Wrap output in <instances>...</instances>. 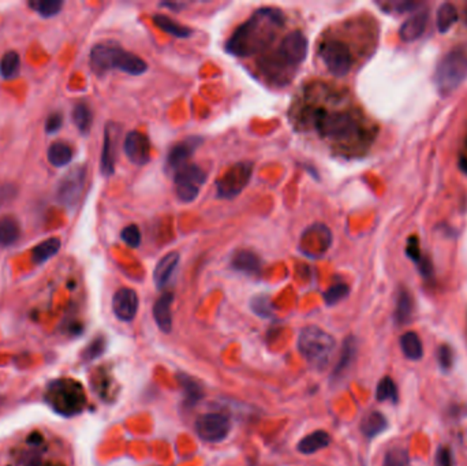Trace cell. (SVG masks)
Listing matches in <instances>:
<instances>
[{
  "instance_id": "cell-1",
  "label": "cell",
  "mask_w": 467,
  "mask_h": 466,
  "mask_svg": "<svg viewBox=\"0 0 467 466\" xmlns=\"http://www.w3.org/2000/svg\"><path fill=\"white\" fill-rule=\"evenodd\" d=\"M284 21V14L279 8H260L248 21L235 29L226 43L227 52L239 58L256 55L276 39Z\"/></svg>"
},
{
  "instance_id": "cell-2",
  "label": "cell",
  "mask_w": 467,
  "mask_h": 466,
  "mask_svg": "<svg viewBox=\"0 0 467 466\" xmlns=\"http://www.w3.org/2000/svg\"><path fill=\"white\" fill-rule=\"evenodd\" d=\"M91 68L97 75L117 69L132 75L148 70V65L139 55L124 51L115 44H97L91 51Z\"/></svg>"
},
{
  "instance_id": "cell-3",
  "label": "cell",
  "mask_w": 467,
  "mask_h": 466,
  "mask_svg": "<svg viewBox=\"0 0 467 466\" xmlns=\"http://www.w3.org/2000/svg\"><path fill=\"white\" fill-rule=\"evenodd\" d=\"M335 349V339L317 326L302 328L298 336V350L305 361L317 370H326Z\"/></svg>"
},
{
  "instance_id": "cell-4",
  "label": "cell",
  "mask_w": 467,
  "mask_h": 466,
  "mask_svg": "<svg viewBox=\"0 0 467 466\" xmlns=\"http://www.w3.org/2000/svg\"><path fill=\"white\" fill-rule=\"evenodd\" d=\"M314 129L323 139L327 140L349 141L359 133L357 119L346 111H317L313 117Z\"/></svg>"
},
{
  "instance_id": "cell-5",
  "label": "cell",
  "mask_w": 467,
  "mask_h": 466,
  "mask_svg": "<svg viewBox=\"0 0 467 466\" xmlns=\"http://www.w3.org/2000/svg\"><path fill=\"white\" fill-rule=\"evenodd\" d=\"M467 78V51L452 49L439 62L435 71V82L444 94L455 91Z\"/></svg>"
},
{
  "instance_id": "cell-6",
  "label": "cell",
  "mask_w": 467,
  "mask_h": 466,
  "mask_svg": "<svg viewBox=\"0 0 467 466\" xmlns=\"http://www.w3.org/2000/svg\"><path fill=\"white\" fill-rule=\"evenodd\" d=\"M255 165L252 162H241L231 165L217 181V196L222 199H234L243 191L252 180Z\"/></svg>"
},
{
  "instance_id": "cell-7",
  "label": "cell",
  "mask_w": 467,
  "mask_h": 466,
  "mask_svg": "<svg viewBox=\"0 0 467 466\" xmlns=\"http://www.w3.org/2000/svg\"><path fill=\"white\" fill-rule=\"evenodd\" d=\"M320 58L323 63L327 66L336 77H345L349 74L352 66V56L350 48L347 47L342 40L328 39L320 44Z\"/></svg>"
},
{
  "instance_id": "cell-8",
  "label": "cell",
  "mask_w": 467,
  "mask_h": 466,
  "mask_svg": "<svg viewBox=\"0 0 467 466\" xmlns=\"http://www.w3.org/2000/svg\"><path fill=\"white\" fill-rule=\"evenodd\" d=\"M87 182V167L85 165H75L66 172V175L60 180L58 189H56V199L58 201L68 207L74 208L85 189Z\"/></svg>"
},
{
  "instance_id": "cell-9",
  "label": "cell",
  "mask_w": 467,
  "mask_h": 466,
  "mask_svg": "<svg viewBox=\"0 0 467 466\" xmlns=\"http://www.w3.org/2000/svg\"><path fill=\"white\" fill-rule=\"evenodd\" d=\"M194 429L201 441L219 443L230 435L231 421L222 413H205L196 419Z\"/></svg>"
},
{
  "instance_id": "cell-10",
  "label": "cell",
  "mask_w": 467,
  "mask_h": 466,
  "mask_svg": "<svg viewBox=\"0 0 467 466\" xmlns=\"http://www.w3.org/2000/svg\"><path fill=\"white\" fill-rule=\"evenodd\" d=\"M207 181V174L196 164H186L175 174V187L178 199L184 203L194 201L200 193V187Z\"/></svg>"
},
{
  "instance_id": "cell-11",
  "label": "cell",
  "mask_w": 467,
  "mask_h": 466,
  "mask_svg": "<svg viewBox=\"0 0 467 466\" xmlns=\"http://www.w3.org/2000/svg\"><path fill=\"white\" fill-rule=\"evenodd\" d=\"M307 56V39L302 32H293L287 34L278 49V56L275 61H279L283 68H294L304 62Z\"/></svg>"
},
{
  "instance_id": "cell-12",
  "label": "cell",
  "mask_w": 467,
  "mask_h": 466,
  "mask_svg": "<svg viewBox=\"0 0 467 466\" xmlns=\"http://www.w3.org/2000/svg\"><path fill=\"white\" fill-rule=\"evenodd\" d=\"M140 306V300L137 293L133 289L122 287L114 294L113 310L120 322L129 323L133 322L137 316Z\"/></svg>"
},
{
  "instance_id": "cell-13",
  "label": "cell",
  "mask_w": 467,
  "mask_h": 466,
  "mask_svg": "<svg viewBox=\"0 0 467 466\" xmlns=\"http://www.w3.org/2000/svg\"><path fill=\"white\" fill-rule=\"evenodd\" d=\"M124 153L127 159L136 165H143L151 159V142L149 139L137 130L127 133L124 144H123Z\"/></svg>"
},
{
  "instance_id": "cell-14",
  "label": "cell",
  "mask_w": 467,
  "mask_h": 466,
  "mask_svg": "<svg viewBox=\"0 0 467 466\" xmlns=\"http://www.w3.org/2000/svg\"><path fill=\"white\" fill-rule=\"evenodd\" d=\"M117 125L110 122L105 126L104 132V145L101 152V172L105 177H111L115 172V159H117Z\"/></svg>"
},
{
  "instance_id": "cell-15",
  "label": "cell",
  "mask_w": 467,
  "mask_h": 466,
  "mask_svg": "<svg viewBox=\"0 0 467 466\" xmlns=\"http://www.w3.org/2000/svg\"><path fill=\"white\" fill-rule=\"evenodd\" d=\"M203 139L200 137H188L186 140L175 144L167 156V167L169 170H179L186 165L187 160L193 156L194 151L201 145Z\"/></svg>"
},
{
  "instance_id": "cell-16",
  "label": "cell",
  "mask_w": 467,
  "mask_h": 466,
  "mask_svg": "<svg viewBox=\"0 0 467 466\" xmlns=\"http://www.w3.org/2000/svg\"><path fill=\"white\" fill-rule=\"evenodd\" d=\"M428 20H429V13L426 10L417 11L416 14H413L409 20L404 21V24L400 26V29H399L400 39L407 43L420 39L425 32Z\"/></svg>"
},
{
  "instance_id": "cell-17",
  "label": "cell",
  "mask_w": 467,
  "mask_h": 466,
  "mask_svg": "<svg viewBox=\"0 0 467 466\" xmlns=\"http://www.w3.org/2000/svg\"><path fill=\"white\" fill-rule=\"evenodd\" d=\"M355 354H357V341H355V338L349 336L343 344L339 361L336 363V367L331 376L333 383L342 382L346 377V374L350 371L352 363L355 360Z\"/></svg>"
},
{
  "instance_id": "cell-18",
  "label": "cell",
  "mask_w": 467,
  "mask_h": 466,
  "mask_svg": "<svg viewBox=\"0 0 467 466\" xmlns=\"http://www.w3.org/2000/svg\"><path fill=\"white\" fill-rule=\"evenodd\" d=\"M172 301H174V294L164 293L153 305L155 322L164 334H169L172 331V310H171Z\"/></svg>"
},
{
  "instance_id": "cell-19",
  "label": "cell",
  "mask_w": 467,
  "mask_h": 466,
  "mask_svg": "<svg viewBox=\"0 0 467 466\" xmlns=\"http://www.w3.org/2000/svg\"><path fill=\"white\" fill-rule=\"evenodd\" d=\"M181 256L178 252H171L158 263L155 271H153V280L158 289H163L164 286L169 282L172 274L175 272L178 264H179Z\"/></svg>"
},
{
  "instance_id": "cell-20",
  "label": "cell",
  "mask_w": 467,
  "mask_h": 466,
  "mask_svg": "<svg viewBox=\"0 0 467 466\" xmlns=\"http://www.w3.org/2000/svg\"><path fill=\"white\" fill-rule=\"evenodd\" d=\"M233 267L236 271L256 275L261 270V260L260 257L250 252V251H241L233 257Z\"/></svg>"
},
{
  "instance_id": "cell-21",
  "label": "cell",
  "mask_w": 467,
  "mask_h": 466,
  "mask_svg": "<svg viewBox=\"0 0 467 466\" xmlns=\"http://www.w3.org/2000/svg\"><path fill=\"white\" fill-rule=\"evenodd\" d=\"M331 443V436L326 431H314L313 434L305 436L302 441L298 443V451L302 454H314L323 448H326Z\"/></svg>"
},
{
  "instance_id": "cell-22",
  "label": "cell",
  "mask_w": 467,
  "mask_h": 466,
  "mask_svg": "<svg viewBox=\"0 0 467 466\" xmlns=\"http://www.w3.org/2000/svg\"><path fill=\"white\" fill-rule=\"evenodd\" d=\"M21 235V227L15 218L4 216L0 219V245H14Z\"/></svg>"
},
{
  "instance_id": "cell-23",
  "label": "cell",
  "mask_w": 467,
  "mask_h": 466,
  "mask_svg": "<svg viewBox=\"0 0 467 466\" xmlns=\"http://www.w3.org/2000/svg\"><path fill=\"white\" fill-rule=\"evenodd\" d=\"M72 160L70 145L62 141L53 142L48 149V162L53 167H65Z\"/></svg>"
},
{
  "instance_id": "cell-24",
  "label": "cell",
  "mask_w": 467,
  "mask_h": 466,
  "mask_svg": "<svg viewBox=\"0 0 467 466\" xmlns=\"http://www.w3.org/2000/svg\"><path fill=\"white\" fill-rule=\"evenodd\" d=\"M387 419L380 412L368 413L361 422V431L366 438H374L387 428Z\"/></svg>"
},
{
  "instance_id": "cell-25",
  "label": "cell",
  "mask_w": 467,
  "mask_h": 466,
  "mask_svg": "<svg viewBox=\"0 0 467 466\" xmlns=\"http://www.w3.org/2000/svg\"><path fill=\"white\" fill-rule=\"evenodd\" d=\"M153 23L160 27L163 32L174 36V37H178V39H187L191 36V29L187 27L185 25L178 24L177 21L171 20L169 17L167 15H163V14H158L153 17Z\"/></svg>"
},
{
  "instance_id": "cell-26",
  "label": "cell",
  "mask_w": 467,
  "mask_h": 466,
  "mask_svg": "<svg viewBox=\"0 0 467 466\" xmlns=\"http://www.w3.org/2000/svg\"><path fill=\"white\" fill-rule=\"evenodd\" d=\"M60 249V239L59 238H48L33 248L32 251V260L36 264H43L51 257L55 256Z\"/></svg>"
},
{
  "instance_id": "cell-27",
  "label": "cell",
  "mask_w": 467,
  "mask_h": 466,
  "mask_svg": "<svg viewBox=\"0 0 467 466\" xmlns=\"http://www.w3.org/2000/svg\"><path fill=\"white\" fill-rule=\"evenodd\" d=\"M72 122L82 134H88L94 123L92 110L85 103H78L72 110Z\"/></svg>"
},
{
  "instance_id": "cell-28",
  "label": "cell",
  "mask_w": 467,
  "mask_h": 466,
  "mask_svg": "<svg viewBox=\"0 0 467 466\" xmlns=\"http://www.w3.org/2000/svg\"><path fill=\"white\" fill-rule=\"evenodd\" d=\"M400 346H402V351L404 353V355L410 360H420L423 354L420 336L413 331L406 332L400 338Z\"/></svg>"
},
{
  "instance_id": "cell-29",
  "label": "cell",
  "mask_w": 467,
  "mask_h": 466,
  "mask_svg": "<svg viewBox=\"0 0 467 466\" xmlns=\"http://www.w3.org/2000/svg\"><path fill=\"white\" fill-rule=\"evenodd\" d=\"M20 66H21V59L18 52L8 51L0 59V75L4 80L14 78L20 71Z\"/></svg>"
},
{
  "instance_id": "cell-30",
  "label": "cell",
  "mask_w": 467,
  "mask_h": 466,
  "mask_svg": "<svg viewBox=\"0 0 467 466\" xmlns=\"http://www.w3.org/2000/svg\"><path fill=\"white\" fill-rule=\"evenodd\" d=\"M458 20V11L452 3H443L437 10V27L442 33L448 32Z\"/></svg>"
},
{
  "instance_id": "cell-31",
  "label": "cell",
  "mask_w": 467,
  "mask_h": 466,
  "mask_svg": "<svg viewBox=\"0 0 467 466\" xmlns=\"http://www.w3.org/2000/svg\"><path fill=\"white\" fill-rule=\"evenodd\" d=\"M178 382L181 383V386L185 391L187 403L194 405L203 398V389H201L200 383H197L193 377L186 376V374H179Z\"/></svg>"
},
{
  "instance_id": "cell-32",
  "label": "cell",
  "mask_w": 467,
  "mask_h": 466,
  "mask_svg": "<svg viewBox=\"0 0 467 466\" xmlns=\"http://www.w3.org/2000/svg\"><path fill=\"white\" fill-rule=\"evenodd\" d=\"M30 7L34 8L41 17L51 18L62 10L63 1H60V0H37V1H30Z\"/></svg>"
},
{
  "instance_id": "cell-33",
  "label": "cell",
  "mask_w": 467,
  "mask_h": 466,
  "mask_svg": "<svg viewBox=\"0 0 467 466\" xmlns=\"http://www.w3.org/2000/svg\"><path fill=\"white\" fill-rule=\"evenodd\" d=\"M376 398L380 402H385V401H392L397 402V389L392 379L390 377H384L380 380L377 390H376Z\"/></svg>"
},
{
  "instance_id": "cell-34",
  "label": "cell",
  "mask_w": 467,
  "mask_h": 466,
  "mask_svg": "<svg viewBox=\"0 0 467 466\" xmlns=\"http://www.w3.org/2000/svg\"><path fill=\"white\" fill-rule=\"evenodd\" d=\"M383 466H411L409 453L403 447H394L387 451Z\"/></svg>"
},
{
  "instance_id": "cell-35",
  "label": "cell",
  "mask_w": 467,
  "mask_h": 466,
  "mask_svg": "<svg viewBox=\"0 0 467 466\" xmlns=\"http://www.w3.org/2000/svg\"><path fill=\"white\" fill-rule=\"evenodd\" d=\"M349 293H350V289L347 284H345V283L333 284L324 293V301L327 305H336V303L343 301L349 296Z\"/></svg>"
},
{
  "instance_id": "cell-36",
  "label": "cell",
  "mask_w": 467,
  "mask_h": 466,
  "mask_svg": "<svg viewBox=\"0 0 467 466\" xmlns=\"http://www.w3.org/2000/svg\"><path fill=\"white\" fill-rule=\"evenodd\" d=\"M250 306H252V310L256 315H258L260 317L269 319L274 315L272 303H271V300L267 296H256V297H253V300L250 303Z\"/></svg>"
},
{
  "instance_id": "cell-37",
  "label": "cell",
  "mask_w": 467,
  "mask_h": 466,
  "mask_svg": "<svg viewBox=\"0 0 467 466\" xmlns=\"http://www.w3.org/2000/svg\"><path fill=\"white\" fill-rule=\"evenodd\" d=\"M410 315H411V300L406 293H402L397 300L395 319H397V323L403 325L409 320Z\"/></svg>"
},
{
  "instance_id": "cell-38",
  "label": "cell",
  "mask_w": 467,
  "mask_h": 466,
  "mask_svg": "<svg viewBox=\"0 0 467 466\" xmlns=\"http://www.w3.org/2000/svg\"><path fill=\"white\" fill-rule=\"evenodd\" d=\"M122 241L130 246V248H139L141 244V232L139 229L137 225H130V226H126L123 230H122Z\"/></svg>"
},
{
  "instance_id": "cell-39",
  "label": "cell",
  "mask_w": 467,
  "mask_h": 466,
  "mask_svg": "<svg viewBox=\"0 0 467 466\" xmlns=\"http://www.w3.org/2000/svg\"><path fill=\"white\" fill-rule=\"evenodd\" d=\"M15 466H43V455L36 448H29L20 455Z\"/></svg>"
},
{
  "instance_id": "cell-40",
  "label": "cell",
  "mask_w": 467,
  "mask_h": 466,
  "mask_svg": "<svg viewBox=\"0 0 467 466\" xmlns=\"http://www.w3.org/2000/svg\"><path fill=\"white\" fill-rule=\"evenodd\" d=\"M380 7L385 8V10H394L395 13H407L411 10H416L417 7H420L421 3L417 1H407V0H402V1H390V3H378Z\"/></svg>"
},
{
  "instance_id": "cell-41",
  "label": "cell",
  "mask_w": 467,
  "mask_h": 466,
  "mask_svg": "<svg viewBox=\"0 0 467 466\" xmlns=\"http://www.w3.org/2000/svg\"><path fill=\"white\" fill-rule=\"evenodd\" d=\"M105 350V339L104 338H96L94 342L89 344V346L85 349L82 357L85 361H92L94 358L100 357Z\"/></svg>"
},
{
  "instance_id": "cell-42",
  "label": "cell",
  "mask_w": 467,
  "mask_h": 466,
  "mask_svg": "<svg viewBox=\"0 0 467 466\" xmlns=\"http://www.w3.org/2000/svg\"><path fill=\"white\" fill-rule=\"evenodd\" d=\"M62 125H63L62 114L60 113H53V114L49 115L47 122H46V132L48 134L56 133L62 127Z\"/></svg>"
},
{
  "instance_id": "cell-43",
  "label": "cell",
  "mask_w": 467,
  "mask_h": 466,
  "mask_svg": "<svg viewBox=\"0 0 467 466\" xmlns=\"http://www.w3.org/2000/svg\"><path fill=\"white\" fill-rule=\"evenodd\" d=\"M452 358H454V355H452V351L449 350V348H447V346L440 348V350H439V361H440V364L443 365L444 368H449L452 365Z\"/></svg>"
},
{
  "instance_id": "cell-44",
  "label": "cell",
  "mask_w": 467,
  "mask_h": 466,
  "mask_svg": "<svg viewBox=\"0 0 467 466\" xmlns=\"http://www.w3.org/2000/svg\"><path fill=\"white\" fill-rule=\"evenodd\" d=\"M407 255L411 257L416 263L420 261V248H418V241L416 238L410 239L409 246H407Z\"/></svg>"
},
{
  "instance_id": "cell-45",
  "label": "cell",
  "mask_w": 467,
  "mask_h": 466,
  "mask_svg": "<svg viewBox=\"0 0 467 466\" xmlns=\"http://www.w3.org/2000/svg\"><path fill=\"white\" fill-rule=\"evenodd\" d=\"M437 465L452 466V455L448 450H440L437 454Z\"/></svg>"
},
{
  "instance_id": "cell-46",
  "label": "cell",
  "mask_w": 467,
  "mask_h": 466,
  "mask_svg": "<svg viewBox=\"0 0 467 466\" xmlns=\"http://www.w3.org/2000/svg\"><path fill=\"white\" fill-rule=\"evenodd\" d=\"M162 6H165V7H169V8H175V10H181L182 7H185V4H181V3H163Z\"/></svg>"
}]
</instances>
